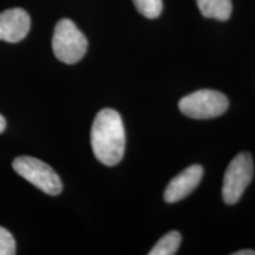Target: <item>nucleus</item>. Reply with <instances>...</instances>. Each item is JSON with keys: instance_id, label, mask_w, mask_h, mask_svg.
<instances>
[{"instance_id": "7ed1b4c3", "label": "nucleus", "mask_w": 255, "mask_h": 255, "mask_svg": "<svg viewBox=\"0 0 255 255\" xmlns=\"http://www.w3.org/2000/svg\"><path fill=\"white\" fill-rule=\"evenodd\" d=\"M229 101L222 92L203 89L184 96L178 102V109L194 120H208L221 116L227 111Z\"/></svg>"}, {"instance_id": "9d476101", "label": "nucleus", "mask_w": 255, "mask_h": 255, "mask_svg": "<svg viewBox=\"0 0 255 255\" xmlns=\"http://www.w3.org/2000/svg\"><path fill=\"white\" fill-rule=\"evenodd\" d=\"M132 1L137 11L149 19L157 18L163 8L162 0H132Z\"/></svg>"}, {"instance_id": "423d86ee", "label": "nucleus", "mask_w": 255, "mask_h": 255, "mask_svg": "<svg viewBox=\"0 0 255 255\" xmlns=\"http://www.w3.org/2000/svg\"><path fill=\"white\" fill-rule=\"evenodd\" d=\"M31 27L30 15L23 8H9L0 13V40L19 43Z\"/></svg>"}, {"instance_id": "39448f33", "label": "nucleus", "mask_w": 255, "mask_h": 255, "mask_svg": "<svg viewBox=\"0 0 255 255\" xmlns=\"http://www.w3.org/2000/svg\"><path fill=\"white\" fill-rule=\"evenodd\" d=\"M254 174L253 158L248 152H240L232 159L223 176L222 199L227 205H235L241 199Z\"/></svg>"}, {"instance_id": "20e7f679", "label": "nucleus", "mask_w": 255, "mask_h": 255, "mask_svg": "<svg viewBox=\"0 0 255 255\" xmlns=\"http://www.w3.org/2000/svg\"><path fill=\"white\" fill-rule=\"evenodd\" d=\"M12 165L19 176L25 178L47 195L56 196L62 193V181L56 171L45 162L31 156H19Z\"/></svg>"}, {"instance_id": "f8f14e48", "label": "nucleus", "mask_w": 255, "mask_h": 255, "mask_svg": "<svg viewBox=\"0 0 255 255\" xmlns=\"http://www.w3.org/2000/svg\"><path fill=\"white\" fill-rule=\"evenodd\" d=\"M233 255H255V251H253V250H242V251L235 252V253H233Z\"/></svg>"}, {"instance_id": "f257e3e1", "label": "nucleus", "mask_w": 255, "mask_h": 255, "mask_svg": "<svg viewBox=\"0 0 255 255\" xmlns=\"http://www.w3.org/2000/svg\"><path fill=\"white\" fill-rule=\"evenodd\" d=\"M91 146L95 157L108 167L119 164L126 150V130L121 115L103 109L96 115L91 128Z\"/></svg>"}, {"instance_id": "1a4fd4ad", "label": "nucleus", "mask_w": 255, "mask_h": 255, "mask_svg": "<svg viewBox=\"0 0 255 255\" xmlns=\"http://www.w3.org/2000/svg\"><path fill=\"white\" fill-rule=\"evenodd\" d=\"M181 240L182 237L181 234L176 231H171L163 235L157 244L151 248V251L149 252V255H174L176 254L178 248H180Z\"/></svg>"}, {"instance_id": "0eeeda50", "label": "nucleus", "mask_w": 255, "mask_h": 255, "mask_svg": "<svg viewBox=\"0 0 255 255\" xmlns=\"http://www.w3.org/2000/svg\"><path fill=\"white\" fill-rule=\"evenodd\" d=\"M203 177V168L199 164H193L182 173L175 176L164 190V201L167 203H175L187 197L191 191L199 186Z\"/></svg>"}, {"instance_id": "6e6552de", "label": "nucleus", "mask_w": 255, "mask_h": 255, "mask_svg": "<svg viewBox=\"0 0 255 255\" xmlns=\"http://www.w3.org/2000/svg\"><path fill=\"white\" fill-rule=\"evenodd\" d=\"M196 4L203 17L221 21L231 18L232 0H196Z\"/></svg>"}, {"instance_id": "9b49d317", "label": "nucleus", "mask_w": 255, "mask_h": 255, "mask_svg": "<svg viewBox=\"0 0 255 255\" xmlns=\"http://www.w3.org/2000/svg\"><path fill=\"white\" fill-rule=\"evenodd\" d=\"M15 254L14 238L7 229L0 227V255Z\"/></svg>"}, {"instance_id": "f03ea898", "label": "nucleus", "mask_w": 255, "mask_h": 255, "mask_svg": "<svg viewBox=\"0 0 255 255\" xmlns=\"http://www.w3.org/2000/svg\"><path fill=\"white\" fill-rule=\"evenodd\" d=\"M52 50L56 58L65 64H76L85 56L88 39L70 19L57 23L52 37Z\"/></svg>"}, {"instance_id": "ddd939ff", "label": "nucleus", "mask_w": 255, "mask_h": 255, "mask_svg": "<svg viewBox=\"0 0 255 255\" xmlns=\"http://www.w3.org/2000/svg\"><path fill=\"white\" fill-rule=\"evenodd\" d=\"M5 129H6V121H5L4 117L0 115V133L4 132Z\"/></svg>"}]
</instances>
